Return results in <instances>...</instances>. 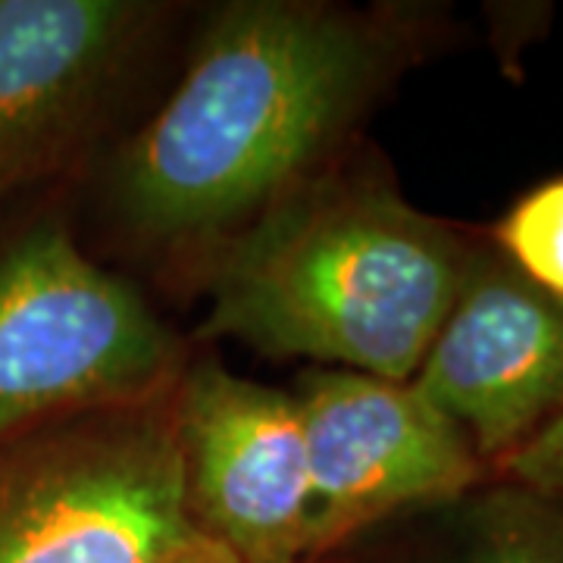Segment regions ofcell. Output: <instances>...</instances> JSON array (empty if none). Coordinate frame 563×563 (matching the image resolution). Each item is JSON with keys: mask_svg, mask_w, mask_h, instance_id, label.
Instances as JSON below:
<instances>
[{"mask_svg": "<svg viewBox=\"0 0 563 563\" xmlns=\"http://www.w3.org/2000/svg\"><path fill=\"white\" fill-rule=\"evenodd\" d=\"M413 16L317 0H235L117 166L125 225L222 242L322 173L413 57Z\"/></svg>", "mask_w": 563, "mask_h": 563, "instance_id": "6da1fadb", "label": "cell"}, {"mask_svg": "<svg viewBox=\"0 0 563 563\" xmlns=\"http://www.w3.org/2000/svg\"><path fill=\"white\" fill-rule=\"evenodd\" d=\"M473 254L373 169L325 166L213 244L210 335L410 383Z\"/></svg>", "mask_w": 563, "mask_h": 563, "instance_id": "7a4b0ae2", "label": "cell"}, {"mask_svg": "<svg viewBox=\"0 0 563 563\" xmlns=\"http://www.w3.org/2000/svg\"><path fill=\"white\" fill-rule=\"evenodd\" d=\"M179 339L60 217L0 222V435L173 391Z\"/></svg>", "mask_w": 563, "mask_h": 563, "instance_id": "3957f363", "label": "cell"}, {"mask_svg": "<svg viewBox=\"0 0 563 563\" xmlns=\"http://www.w3.org/2000/svg\"><path fill=\"white\" fill-rule=\"evenodd\" d=\"M173 391L0 435V563H161L195 539Z\"/></svg>", "mask_w": 563, "mask_h": 563, "instance_id": "277c9868", "label": "cell"}, {"mask_svg": "<svg viewBox=\"0 0 563 563\" xmlns=\"http://www.w3.org/2000/svg\"><path fill=\"white\" fill-rule=\"evenodd\" d=\"M291 395L310 473L307 558L398 510L454 501L479 479L473 444L410 383L317 366Z\"/></svg>", "mask_w": 563, "mask_h": 563, "instance_id": "5b68a950", "label": "cell"}, {"mask_svg": "<svg viewBox=\"0 0 563 563\" xmlns=\"http://www.w3.org/2000/svg\"><path fill=\"white\" fill-rule=\"evenodd\" d=\"M163 10L0 0V207L81 161Z\"/></svg>", "mask_w": 563, "mask_h": 563, "instance_id": "8992f818", "label": "cell"}, {"mask_svg": "<svg viewBox=\"0 0 563 563\" xmlns=\"http://www.w3.org/2000/svg\"><path fill=\"white\" fill-rule=\"evenodd\" d=\"M173 404L195 529L242 563L307 561L310 473L298 398L201 361L185 366Z\"/></svg>", "mask_w": 563, "mask_h": 563, "instance_id": "52a82bcc", "label": "cell"}, {"mask_svg": "<svg viewBox=\"0 0 563 563\" xmlns=\"http://www.w3.org/2000/svg\"><path fill=\"white\" fill-rule=\"evenodd\" d=\"M410 385L479 461L510 457L563 410V298L507 261L473 257Z\"/></svg>", "mask_w": 563, "mask_h": 563, "instance_id": "ba28073f", "label": "cell"}, {"mask_svg": "<svg viewBox=\"0 0 563 563\" xmlns=\"http://www.w3.org/2000/svg\"><path fill=\"white\" fill-rule=\"evenodd\" d=\"M442 563H563V504L504 485L473 504L463 542Z\"/></svg>", "mask_w": 563, "mask_h": 563, "instance_id": "9c48e42d", "label": "cell"}, {"mask_svg": "<svg viewBox=\"0 0 563 563\" xmlns=\"http://www.w3.org/2000/svg\"><path fill=\"white\" fill-rule=\"evenodd\" d=\"M495 239L517 273L563 298V176L536 185L514 203Z\"/></svg>", "mask_w": 563, "mask_h": 563, "instance_id": "30bf717a", "label": "cell"}, {"mask_svg": "<svg viewBox=\"0 0 563 563\" xmlns=\"http://www.w3.org/2000/svg\"><path fill=\"white\" fill-rule=\"evenodd\" d=\"M501 466L514 485H523L548 501L563 504V410L554 420L544 422L510 457H504Z\"/></svg>", "mask_w": 563, "mask_h": 563, "instance_id": "8fae6325", "label": "cell"}, {"mask_svg": "<svg viewBox=\"0 0 563 563\" xmlns=\"http://www.w3.org/2000/svg\"><path fill=\"white\" fill-rule=\"evenodd\" d=\"M161 563H242L229 548H222L220 542L207 539V536H195L185 544H179L173 554H166Z\"/></svg>", "mask_w": 563, "mask_h": 563, "instance_id": "7c38bea8", "label": "cell"}]
</instances>
